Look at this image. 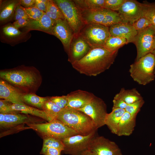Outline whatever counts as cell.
<instances>
[{"label": "cell", "mask_w": 155, "mask_h": 155, "mask_svg": "<svg viewBox=\"0 0 155 155\" xmlns=\"http://www.w3.org/2000/svg\"><path fill=\"white\" fill-rule=\"evenodd\" d=\"M118 50L112 51L103 47L92 48L81 60L71 65L81 74L95 76L108 69L113 64Z\"/></svg>", "instance_id": "obj_1"}, {"label": "cell", "mask_w": 155, "mask_h": 155, "mask_svg": "<svg viewBox=\"0 0 155 155\" xmlns=\"http://www.w3.org/2000/svg\"><path fill=\"white\" fill-rule=\"evenodd\" d=\"M0 77L25 94H36L42 80L36 67L24 65L1 70Z\"/></svg>", "instance_id": "obj_2"}, {"label": "cell", "mask_w": 155, "mask_h": 155, "mask_svg": "<svg viewBox=\"0 0 155 155\" xmlns=\"http://www.w3.org/2000/svg\"><path fill=\"white\" fill-rule=\"evenodd\" d=\"M57 119L81 135H87L98 129L89 116L73 108L66 107L61 109Z\"/></svg>", "instance_id": "obj_3"}, {"label": "cell", "mask_w": 155, "mask_h": 155, "mask_svg": "<svg viewBox=\"0 0 155 155\" xmlns=\"http://www.w3.org/2000/svg\"><path fill=\"white\" fill-rule=\"evenodd\" d=\"M155 67V56L150 53L131 64L129 72L135 81L145 85L154 80Z\"/></svg>", "instance_id": "obj_4"}, {"label": "cell", "mask_w": 155, "mask_h": 155, "mask_svg": "<svg viewBox=\"0 0 155 155\" xmlns=\"http://www.w3.org/2000/svg\"><path fill=\"white\" fill-rule=\"evenodd\" d=\"M79 9L85 25L96 24L109 27L113 25L123 22L120 16L116 11L104 8Z\"/></svg>", "instance_id": "obj_5"}, {"label": "cell", "mask_w": 155, "mask_h": 155, "mask_svg": "<svg viewBox=\"0 0 155 155\" xmlns=\"http://www.w3.org/2000/svg\"><path fill=\"white\" fill-rule=\"evenodd\" d=\"M30 128L38 132L43 137H53L61 140L79 134L60 121L55 119L45 123L27 124Z\"/></svg>", "instance_id": "obj_6"}, {"label": "cell", "mask_w": 155, "mask_h": 155, "mask_svg": "<svg viewBox=\"0 0 155 155\" xmlns=\"http://www.w3.org/2000/svg\"><path fill=\"white\" fill-rule=\"evenodd\" d=\"M92 48L103 47L111 36L109 27L101 24H86L79 33Z\"/></svg>", "instance_id": "obj_7"}, {"label": "cell", "mask_w": 155, "mask_h": 155, "mask_svg": "<svg viewBox=\"0 0 155 155\" xmlns=\"http://www.w3.org/2000/svg\"><path fill=\"white\" fill-rule=\"evenodd\" d=\"M53 1L60 9L65 20L72 28L74 35L79 34L85 25L82 20L80 10L73 1Z\"/></svg>", "instance_id": "obj_8"}, {"label": "cell", "mask_w": 155, "mask_h": 155, "mask_svg": "<svg viewBox=\"0 0 155 155\" xmlns=\"http://www.w3.org/2000/svg\"><path fill=\"white\" fill-rule=\"evenodd\" d=\"M97 131L87 135L77 134L61 140L64 145V149L62 152L70 155H80L88 149L91 140L97 135Z\"/></svg>", "instance_id": "obj_9"}, {"label": "cell", "mask_w": 155, "mask_h": 155, "mask_svg": "<svg viewBox=\"0 0 155 155\" xmlns=\"http://www.w3.org/2000/svg\"><path fill=\"white\" fill-rule=\"evenodd\" d=\"M89 116L94 123L97 129L105 125L107 114L106 106L101 98L95 95L83 108L78 110Z\"/></svg>", "instance_id": "obj_10"}, {"label": "cell", "mask_w": 155, "mask_h": 155, "mask_svg": "<svg viewBox=\"0 0 155 155\" xmlns=\"http://www.w3.org/2000/svg\"><path fill=\"white\" fill-rule=\"evenodd\" d=\"M134 43L137 49L135 61L143 57L152 53L154 50L153 43L155 28L152 26L137 31Z\"/></svg>", "instance_id": "obj_11"}, {"label": "cell", "mask_w": 155, "mask_h": 155, "mask_svg": "<svg viewBox=\"0 0 155 155\" xmlns=\"http://www.w3.org/2000/svg\"><path fill=\"white\" fill-rule=\"evenodd\" d=\"M88 149L96 155H123L121 149L115 142L97 135L91 140Z\"/></svg>", "instance_id": "obj_12"}, {"label": "cell", "mask_w": 155, "mask_h": 155, "mask_svg": "<svg viewBox=\"0 0 155 155\" xmlns=\"http://www.w3.org/2000/svg\"><path fill=\"white\" fill-rule=\"evenodd\" d=\"M117 12L123 22L131 25L143 16L142 3L135 0H125Z\"/></svg>", "instance_id": "obj_13"}, {"label": "cell", "mask_w": 155, "mask_h": 155, "mask_svg": "<svg viewBox=\"0 0 155 155\" xmlns=\"http://www.w3.org/2000/svg\"><path fill=\"white\" fill-rule=\"evenodd\" d=\"M92 48L79 33L74 35L67 53L68 61L71 64L81 60Z\"/></svg>", "instance_id": "obj_14"}, {"label": "cell", "mask_w": 155, "mask_h": 155, "mask_svg": "<svg viewBox=\"0 0 155 155\" xmlns=\"http://www.w3.org/2000/svg\"><path fill=\"white\" fill-rule=\"evenodd\" d=\"M53 35L61 42L67 53L70 43L74 35L70 26L65 20H56L53 30Z\"/></svg>", "instance_id": "obj_15"}, {"label": "cell", "mask_w": 155, "mask_h": 155, "mask_svg": "<svg viewBox=\"0 0 155 155\" xmlns=\"http://www.w3.org/2000/svg\"><path fill=\"white\" fill-rule=\"evenodd\" d=\"M25 94L21 90L7 81L0 79V98L13 104H25L23 96Z\"/></svg>", "instance_id": "obj_16"}, {"label": "cell", "mask_w": 155, "mask_h": 155, "mask_svg": "<svg viewBox=\"0 0 155 155\" xmlns=\"http://www.w3.org/2000/svg\"><path fill=\"white\" fill-rule=\"evenodd\" d=\"M109 30L111 36L125 38L128 43H134L138 33L132 25L123 22L109 26Z\"/></svg>", "instance_id": "obj_17"}, {"label": "cell", "mask_w": 155, "mask_h": 155, "mask_svg": "<svg viewBox=\"0 0 155 155\" xmlns=\"http://www.w3.org/2000/svg\"><path fill=\"white\" fill-rule=\"evenodd\" d=\"M24 114L18 112L0 113V128H9L22 124L34 123L28 115Z\"/></svg>", "instance_id": "obj_18"}, {"label": "cell", "mask_w": 155, "mask_h": 155, "mask_svg": "<svg viewBox=\"0 0 155 155\" xmlns=\"http://www.w3.org/2000/svg\"><path fill=\"white\" fill-rule=\"evenodd\" d=\"M66 95L68 101L67 107L79 110L88 103L94 95L88 91L78 90L71 92Z\"/></svg>", "instance_id": "obj_19"}, {"label": "cell", "mask_w": 155, "mask_h": 155, "mask_svg": "<svg viewBox=\"0 0 155 155\" xmlns=\"http://www.w3.org/2000/svg\"><path fill=\"white\" fill-rule=\"evenodd\" d=\"M55 21L49 17L44 13L38 20L30 19L24 28L28 32L31 30H38L53 35V29Z\"/></svg>", "instance_id": "obj_20"}, {"label": "cell", "mask_w": 155, "mask_h": 155, "mask_svg": "<svg viewBox=\"0 0 155 155\" xmlns=\"http://www.w3.org/2000/svg\"><path fill=\"white\" fill-rule=\"evenodd\" d=\"M28 32H22L12 24H8L4 25L1 28V40L10 44L20 42L24 39V36Z\"/></svg>", "instance_id": "obj_21"}, {"label": "cell", "mask_w": 155, "mask_h": 155, "mask_svg": "<svg viewBox=\"0 0 155 155\" xmlns=\"http://www.w3.org/2000/svg\"><path fill=\"white\" fill-rule=\"evenodd\" d=\"M20 0H2L0 1V22L3 24L13 18L17 6L20 4Z\"/></svg>", "instance_id": "obj_22"}, {"label": "cell", "mask_w": 155, "mask_h": 155, "mask_svg": "<svg viewBox=\"0 0 155 155\" xmlns=\"http://www.w3.org/2000/svg\"><path fill=\"white\" fill-rule=\"evenodd\" d=\"M136 125V119L125 111L118 125L116 135L118 136H129L134 131Z\"/></svg>", "instance_id": "obj_23"}, {"label": "cell", "mask_w": 155, "mask_h": 155, "mask_svg": "<svg viewBox=\"0 0 155 155\" xmlns=\"http://www.w3.org/2000/svg\"><path fill=\"white\" fill-rule=\"evenodd\" d=\"M10 109L12 112H17L26 114H30L40 117L48 122L52 121L44 111L34 108L25 104L12 103L10 106Z\"/></svg>", "instance_id": "obj_24"}, {"label": "cell", "mask_w": 155, "mask_h": 155, "mask_svg": "<svg viewBox=\"0 0 155 155\" xmlns=\"http://www.w3.org/2000/svg\"><path fill=\"white\" fill-rule=\"evenodd\" d=\"M125 111V109L117 108L112 110L110 113L107 114L105 125L112 133L116 134L119 123Z\"/></svg>", "instance_id": "obj_25"}, {"label": "cell", "mask_w": 155, "mask_h": 155, "mask_svg": "<svg viewBox=\"0 0 155 155\" xmlns=\"http://www.w3.org/2000/svg\"><path fill=\"white\" fill-rule=\"evenodd\" d=\"M114 98L122 100L127 104L133 103L143 99L140 93L135 88L129 90L122 88Z\"/></svg>", "instance_id": "obj_26"}, {"label": "cell", "mask_w": 155, "mask_h": 155, "mask_svg": "<svg viewBox=\"0 0 155 155\" xmlns=\"http://www.w3.org/2000/svg\"><path fill=\"white\" fill-rule=\"evenodd\" d=\"M80 9H92L104 8L105 0H73Z\"/></svg>", "instance_id": "obj_27"}, {"label": "cell", "mask_w": 155, "mask_h": 155, "mask_svg": "<svg viewBox=\"0 0 155 155\" xmlns=\"http://www.w3.org/2000/svg\"><path fill=\"white\" fill-rule=\"evenodd\" d=\"M49 97H42L36 94H26L23 96L24 102L28 104L42 110L43 105Z\"/></svg>", "instance_id": "obj_28"}, {"label": "cell", "mask_w": 155, "mask_h": 155, "mask_svg": "<svg viewBox=\"0 0 155 155\" xmlns=\"http://www.w3.org/2000/svg\"><path fill=\"white\" fill-rule=\"evenodd\" d=\"M128 43L125 38L110 36L103 47L110 51H114L118 50L120 48Z\"/></svg>", "instance_id": "obj_29"}, {"label": "cell", "mask_w": 155, "mask_h": 155, "mask_svg": "<svg viewBox=\"0 0 155 155\" xmlns=\"http://www.w3.org/2000/svg\"><path fill=\"white\" fill-rule=\"evenodd\" d=\"M142 3L143 16L150 21L155 28V3L144 1Z\"/></svg>", "instance_id": "obj_30"}, {"label": "cell", "mask_w": 155, "mask_h": 155, "mask_svg": "<svg viewBox=\"0 0 155 155\" xmlns=\"http://www.w3.org/2000/svg\"><path fill=\"white\" fill-rule=\"evenodd\" d=\"M61 109L49 97L44 102L42 110L44 111L52 121L56 119Z\"/></svg>", "instance_id": "obj_31"}, {"label": "cell", "mask_w": 155, "mask_h": 155, "mask_svg": "<svg viewBox=\"0 0 155 155\" xmlns=\"http://www.w3.org/2000/svg\"><path fill=\"white\" fill-rule=\"evenodd\" d=\"M43 142L42 148L40 153L42 154L45 151L49 148H53L61 150H64V145L62 140L57 138L48 137H43Z\"/></svg>", "instance_id": "obj_32"}, {"label": "cell", "mask_w": 155, "mask_h": 155, "mask_svg": "<svg viewBox=\"0 0 155 155\" xmlns=\"http://www.w3.org/2000/svg\"><path fill=\"white\" fill-rule=\"evenodd\" d=\"M45 13L49 17L55 20L65 19L60 9L53 0H49Z\"/></svg>", "instance_id": "obj_33"}, {"label": "cell", "mask_w": 155, "mask_h": 155, "mask_svg": "<svg viewBox=\"0 0 155 155\" xmlns=\"http://www.w3.org/2000/svg\"><path fill=\"white\" fill-rule=\"evenodd\" d=\"M144 102L145 101L143 99L133 103L127 104L125 110L132 117L136 119L137 114Z\"/></svg>", "instance_id": "obj_34"}, {"label": "cell", "mask_w": 155, "mask_h": 155, "mask_svg": "<svg viewBox=\"0 0 155 155\" xmlns=\"http://www.w3.org/2000/svg\"><path fill=\"white\" fill-rule=\"evenodd\" d=\"M125 0H105L104 8L117 11Z\"/></svg>", "instance_id": "obj_35"}, {"label": "cell", "mask_w": 155, "mask_h": 155, "mask_svg": "<svg viewBox=\"0 0 155 155\" xmlns=\"http://www.w3.org/2000/svg\"><path fill=\"white\" fill-rule=\"evenodd\" d=\"M24 10L29 19L34 20L40 19L44 13L36 7L28 9L24 8Z\"/></svg>", "instance_id": "obj_36"}, {"label": "cell", "mask_w": 155, "mask_h": 155, "mask_svg": "<svg viewBox=\"0 0 155 155\" xmlns=\"http://www.w3.org/2000/svg\"><path fill=\"white\" fill-rule=\"evenodd\" d=\"M132 25L137 31L142 30L152 26L150 21L144 16L138 19Z\"/></svg>", "instance_id": "obj_37"}, {"label": "cell", "mask_w": 155, "mask_h": 155, "mask_svg": "<svg viewBox=\"0 0 155 155\" xmlns=\"http://www.w3.org/2000/svg\"><path fill=\"white\" fill-rule=\"evenodd\" d=\"M50 99L61 109L67 107L68 101L67 95L50 97Z\"/></svg>", "instance_id": "obj_38"}, {"label": "cell", "mask_w": 155, "mask_h": 155, "mask_svg": "<svg viewBox=\"0 0 155 155\" xmlns=\"http://www.w3.org/2000/svg\"><path fill=\"white\" fill-rule=\"evenodd\" d=\"M12 104L11 102L5 100H0V113H12L10 109V106Z\"/></svg>", "instance_id": "obj_39"}, {"label": "cell", "mask_w": 155, "mask_h": 155, "mask_svg": "<svg viewBox=\"0 0 155 155\" xmlns=\"http://www.w3.org/2000/svg\"><path fill=\"white\" fill-rule=\"evenodd\" d=\"M49 0H36L35 7L41 11L45 13Z\"/></svg>", "instance_id": "obj_40"}, {"label": "cell", "mask_w": 155, "mask_h": 155, "mask_svg": "<svg viewBox=\"0 0 155 155\" xmlns=\"http://www.w3.org/2000/svg\"><path fill=\"white\" fill-rule=\"evenodd\" d=\"M113 102L112 110L117 108L125 109L127 105L125 102L119 99L114 98Z\"/></svg>", "instance_id": "obj_41"}, {"label": "cell", "mask_w": 155, "mask_h": 155, "mask_svg": "<svg viewBox=\"0 0 155 155\" xmlns=\"http://www.w3.org/2000/svg\"><path fill=\"white\" fill-rule=\"evenodd\" d=\"M15 13L20 16L28 21H29L30 20L24 10V7L20 4L18 5L16 7Z\"/></svg>", "instance_id": "obj_42"}, {"label": "cell", "mask_w": 155, "mask_h": 155, "mask_svg": "<svg viewBox=\"0 0 155 155\" xmlns=\"http://www.w3.org/2000/svg\"><path fill=\"white\" fill-rule=\"evenodd\" d=\"M20 4L25 8L35 7L36 0H20Z\"/></svg>", "instance_id": "obj_43"}, {"label": "cell", "mask_w": 155, "mask_h": 155, "mask_svg": "<svg viewBox=\"0 0 155 155\" xmlns=\"http://www.w3.org/2000/svg\"><path fill=\"white\" fill-rule=\"evenodd\" d=\"M62 151L59 149L49 148H47L42 154L44 155H61Z\"/></svg>", "instance_id": "obj_44"}, {"label": "cell", "mask_w": 155, "mask_h": 155, "mask_svg": "<svg viewBox=\"0 0 155 155\" xmlns=\"http://www.w3.org/2000/svg\"><path fill=\"white\" fill-rule=\"evenodd\" d=\"M28 21L25 19H22L15 21L12 24L18 29L20 28H24L28 25Z\"/></svg>", "instance_id": "obj_45"}, {"label": "cell", "mask_w": 155, "mask_h": 155, "mask_svg": "<svg viewBox=\"0 0 155 155\" xmlns=\"http://www.w3.org/2000/svg\"><path fill=\"white\" fill-rule=\"evenodd\" d=\"M80 155H96L94 153L88 149L83 152Z\"/></svg>", "instance_id": "obj_46"}, {"label": "cell", "mask_w": 155, "mask_h": 155, "mask_svg": "<svg viewBox=\"0 0 155 155\" xmlns=\"http://www.w3.org/2000/svg\"><path fill=\"white\" fill-rule=\"evenodd\" d=\"M153 48L154 50L155 49V34L154 35V38L153 43Z\"/></svg>", "instance_id": "obj_47"}, {"label": "cell", "mask_w": 155, "mask_h": 155, "mask_svg": "<svg viewBox=\"0 0 155 155\" xmlns=\"http://www.w3.org/2000/svg\"><path fill=\"white\" fill-rule=\"evenodd\" d=\"M152 53L155 56V49L153 51Z\"/></svg>", "instance_id": "obj_48"}, {"label": "cell", "mask_w": 155, "mask_h": 155, "mask_svg": "<svg viewBox=\"0 0 155 155\" xmlns=\"http://www.w3.org/2000/svg\"><path fill=\"white\" fill-rule=\"evenodd\" d=\"M154 73L155 74V67L154 70Z\"/></svg>", "instance_id": "obj_49"}]
</instances>
